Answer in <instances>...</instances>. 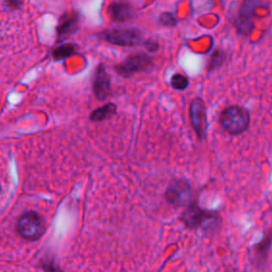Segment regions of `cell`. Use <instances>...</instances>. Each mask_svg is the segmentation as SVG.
I'll return each mask as SVG.
<instances>
[{
	"label": "cell",
	"instance_id": "1",
	"mask_svg": "<svg viewBox=\"0 0 272 272\" xmlns=\"http://www.w3.org/2000/svg\"><path fill=\"white\" fill-rule=\"evenodd\" d=\"M181 221L188 229L201 228L207 232H214L220 228V217L213 211L202 209L195 202L187 205L181 215Z\"/></svg>",
	"mask_w": 272,
	"mask_h": 272
},
{
	"label": "cell",
	"instance_id": "2",
	"mask_svg": "<svg viewBox=\"0 0 272 272\" xmlns=\"http://www.w3.org/2000/svg\"><path fill=\"white\" fill-rule=\"evenodd\" d=\"M219 123L229 134L239 135L249 128L250 115L246 108L232 105L221 112Z\"/></svg>",
	"mask_w": 272,
	"mask_h": 272
},
{
	"label": "cell",
	"instance_id": "3",
	"mask_svg": "<svg viewBox=\"0 0 272 272\" xmlns=\"http://www.w3.org/2000/svg\"><path fill=\"white\" fill-rule=\"evenodd\" d=\"M98 38L107 42L108 44L120 47H134L142 44L143 35L135 28H118L105 30L98 33Z\"/></svg>",
	"mask_w": 272,
	"mask_h": 272
},
{
	"label": "cell",
	"instance_id": "4",
	"mask_svg": "<svg viewBox=\"0 0 272 272\" xmlns=\"http://www.w3.org/2000/svg\"><path fill=\"white\" fill-rule=\"evenodd\" d=\"M16 229L22 238L33 241L43 236L46 231V225L43 217L39 213L28 211L18 219Z\"/></svg>",
	"mask_w": 272,
	"mask_h": 272
},
{
	"label": "cell",
	"instance_id": "5",
	"mask_svg": "<svg viewBox=\"0 0 272 272\" xmlns=\"http://www.w3.org/2000/svg\"><path fill=\"white\" fill-rule=\"evenodd\" d=\"M153 66V58L149 54L144 52H138L131 54L128 58H126L122 63L115 66V71L120 77L129 78L134 76L138 72L146 71Z\"/></svg>",
	"mask_w": 272,
	"mask_h": 272
},
{
	"label": "cell",
	"instance_id": "6",
	"mask_svg": "<svg viewBox=\"0 0 272 272\" xmlns=\"http://www.w3.org/2000/svg\"><path fill=\"white\" fill-rule=\"evenodd\" d=\"M189 117L192 129L200 140L207 137L208 116L205 104L201 98H195L189 106Z\"/></svg>",
	"mask_w": 272,
	"mask_h": 272
},
{
	"label": "cell",
	"instance_id": "7",
	"mask_svg": "<svg viewBox=\"0 0 272 272\" xmlns=\"http://www.w3.org/2000/svg\"><path fill=\"white\" fill-rule=\"evenodd\" d=\"M80 13L77 11H68L60 17L59 25L57 27V42H62L74 35L80 27Z\"/></svg>",
	"mask_w": 272,
	"mask_h": 272
},
{
	"label": "cell",
	"instance_id": "8",
	"mask_svg": "<svg viewBox=\"0 0 272 272\" xmlns=\"http://www.w3.org/2000/svg\"><path fill=\"white\" fill-rule=\"evenodd\" d=\"M191 197V189L187 181L177 180L172 182L165 192V198L169 202L176 207L189 204Z\"/></svg>",
	"mask_w": 272,
	"mask_h": 272
},
{
	"label": "cell",
	"instance_id": "9",
	"mask_svg": "<svg viewBox=\"0 0 272 272\" xmlns=\"http://www.w3.org/2000/svg\"><path fill=\"white\" fill-rule=\"evenodd\" d=\"M112 80L106 71L105 64H99L96 67L93 79V92L97 99L105 100L111 95Z\"/></svg>",
	"mask_w": 272,
	"mask_h": 272
},
{
	"label": "cell",
	"instance_id": "10",
	"mask_svg": "<svg viewBox=\"0 0 272 272\" xmlns=\"http://www.w3.org/2000/svg\"><path fill=\"white\" fill-rule=\"evenodd\" d=\"M107 14L114 22H126L133 18V11L129 3L114 1L107 8Z\"/></svg>",
	"mask_w": 272,
	"mask_h": 272
},
{
	"label": "cell",
	"instance_id": "11",
	"mask_svg": "<svg viewBox=\"0 0 272 272\" xmlns=\"http://www.w3.org/2000/svg\"><path fill=\"white\" fill-rule=\"evenodd\" d=\"M254 7H249V1H246L245 5L240 9L238 17V29L241 33H248L252 28V16Z\"/></svg>",
	"mask_w": 272,
	"mask_h": 272
},
{
	"label": "cell",
	"instance_id": "12",
	"mask_svg": "<svg viewBox=\"0 0 272 272\" xmlns=\"http://www.w3.org/2000/svg\"><path fill=\"white\" fill-rule=\"evenodd\" d=\"M78 51H79V46L78 45L74 43H63L54 48L51 56L54 61L58 62L75 56Z\"/></svg>",
	"mask_w": 272,
	"mask_h": 272
},
{
	"label": "cell",
	"instance_id": "13",
	"mask_svg": "<svg viewBox=\"0 0 272 272\" xmlns=\"http://www.w3.org/2000/svg\"><path fill=\"white\" fill-rule=\"evenodd\" d=\"M117 107L114 104H106L102 105L90 114V120L92 122H102V120L108 119L116 113Z\"/></svg>",
	"mask_w": 272,
	"mask_h": 272
},
{
	"label": "cell",
	"instance_id": "14",
	"mask_svg": "<svg viewBox=\"0 0 272 272\" xmlns=\"http://www.w3.org/2000/svg\"><path fill=\"white\" fill-rule=\"evenodd\" d=\"M270 245H271V235L266 238L265 240L261 241L256 247H255V257H256V261L258 262H263L267 255V253L270 249Z\"/></svg>",
	"mask_w": 272,
	"mask_h": 272
},
{
	"label": "cell",
	"instance_id": "15",
	"mask_svg": "<svg viewBox=\"0 0 272 272\" xmlns=\"http://www.w3.org/2000/svg\"><path fill=\"white\" fill-rule=\"evenodd\" d=\"M171 86L177 90H184L188 87L189 80L188 78L182 74H174L170 79Z\"/></svg>",
	"mask_w": 272,
	"mask_h": 272
},
{
	"label": "cell",
	"instance_id": "16",
	"mask_svg": "<svg viewBox=\"0 0 272 272\" xmlns=\"http://www.w3.org/2000/svg\"><path fill=\"white\" fill-rule=\"evenodd\" d=\"M159 22L161 23L162 26L170 28V27H176V25L178 23V20L172 13H169V12H164V13H162L160 15Z\"/></svg>",
	"mask_w": 272,
	"mask_h": 272
},
{
	"label": "cell",
	"instance_id": "17",
	"mask_svg": "<svg viewBox=\"0 0 272 272\" xmlns=\"http://www.w3.org/2000/svg\"><path fill=\"white\" fill-rule=\"evenodd\" d=\"M22 4H23V0H3L4 8L11 11L21 10Z\"/></svg>",
	"mask_w": 272,
	"mask_h": 272
},
{
	"label": "cell",
	"instance_id": "18",
	"mask_svg": "<svg viewBox=\"0 0 272 272\" xmlns=\"http://www.w3.org/2000/svg\"><path fill=\"white\" fill-rule=\"evenodd\" d=\"M143 46L145 49L149 52H156L160 49V44L158 41L152 40V39H149L143 42Z\"/></svg>",
	"mask_w": 272,
	"mask_h": 272
},
{
	"label": "cell",
	"instance_id": "19",
	"mask_svg": "<svg viewBox=\"0 0 272 272\" xmlns=\"http://www.w3.org/2000/svg\"><path fill=\"white\" fill-rule=\"evenodd\" d=\"M223 60H225V57H223V53L219 52V51H217L215 52V54L213 57H211V66H210V68L213 67H217V66H220L221 63Z\"/></svg>",
	"mask_w": 272,
	"mask_h": 272
},
{
	"label": "cell",
	"instance_id": "20",
	"mask_svg": "<svg viewBox=\"0 0 272 272\" xmlns=\"http://www.w3.org/2000/svg\"><path fill=\"white\" fill-rule=\"evenodd\" d=\"M0 190H1V187H0Z\"/></svg>",
	"mask_w": 272,
	"mask_h": 272
}]
</instances>
